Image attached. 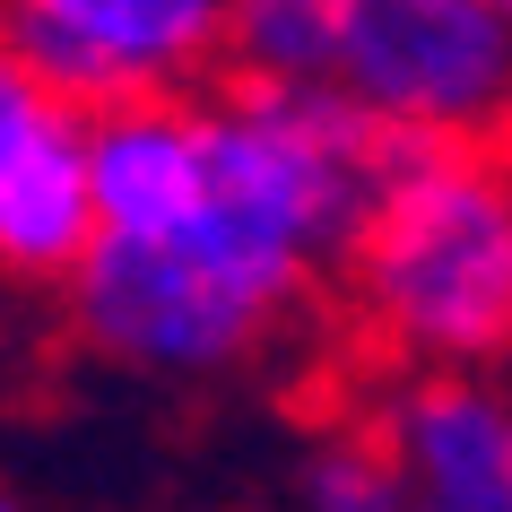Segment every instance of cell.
Here are the masks:
<instances>
[{"instance_id": "obj_2", "label": "cell", "mask_w": 512, "mask_h": 512, "mask_svg": "<svg viewBox=\"0 0 512 512\" xmlns=\"http://www.w3.org/2000/svg\"><path fill=\"white\" fill-rule=\"evenodd\" d=\"M348 313L408 374L512 356V148H400L348 243Z\"/></svg>"}, {"instance_id": "obj_8", "label": "cell", "mask_w": 512, "mask_h": 512, "mask_svg": "<svg viewBox=\"0 0 512 512\" xmlns=\"http://www.w3.org/2000/svg\"><path fill=\"white\" fill-rule=\"evenodd\" d=\"M96 252V209H87V165H79V122L53 113L44 131L0 165V278L18 287H70Z\"/></svg>"}, {"instance_id": "obj_12", "label": "cell", "mask_w": 512, "mask_h": 512, "mask_svg": "<svg viewBox=\"0 0 512 512\" xmlns=\"http://www.w3.org/2000/svg\"><path fill=\"white\" fill-rule=\"evenodd\" d=\"M486 9H495V18H504V27H512V0H486Z\"/></svg>"}, {"instance_id": "obj_7", "label": "cell", "mask_w": 512, "mask_h": 512, "mask_svg": "<svg viewBox=\"0 0 512 512\" xmlns=\"http://www.w3.org/2000/svg\"><path fill=\"white\" fill-rule=\"evenodd\" d=\"M87 209L113 243H174L200 217V96H157V105H113L79 122Z\"/></svg>"}, {"instance_id": "obj_6", "label": "cell", "mask_w": 512, "mask_h": 512, "mask_svg": "<svg viewBox=\"0 0 512 512\" xmlns=\"http://www.w3.org/2000/svg\"><path fill=\"white\" fill-rule=\"evenodd\" d=\"M374 443L408 486V512H512V382L400 374L374 408Z\"/></svg>"}, {"instance_id": "obj_3", "label": "cell", "mask_w": 512, "mask_h": 512, "mask_svg": "<svg viewBox=\"0 0 512 512\" xmlns=\"http://www.w3.org/2000/svg\"><path fill=\"white\" fill-rule=\"evenodd\" d=\"M330 87L400 148H512V27L486 0H330Z\"/></svg>"}, {"instance_id": "obj_10", "label": "cell", "mask_w": 512, "mask_h": 512, "mask_svg": "<svg viewBox=\"0 0 512 512\" xmlns=\"http://www.w3.org/2000/svg\"><path fill=\"white\" fill-rule=\"evenodd\" d=\"M296 512H408V486L391 469V452L374 443V426H339L304 452Z\"/></svg>"}, {"instance_id": "obj_5", "label": "cell", "mask_w": 512, "mask_h": 512, "mask_svg": "<svg viewBox=\"0 0 512 512\" xmlns=\"http://www.w3.org/2000/svg\"><path fill=\"white\" fill-rule=\"evenodd\" d=\"M235 0H0V53L70 122L226 79Z\"/></svg>"}, {"instance_id": "obj_11", "label": "cell", "mask_w": 512, "mask_h": 512, "mask_svg": "<svg viewBox=\"0 0 512 512\" xmlns=\"http://www.w3.org/2000/svg\"><path fill=\"white\" fill-rule=\"evenodd\" d=\"M53 113H61V105H53V96H44V87L27 79V70H18L9 53H0V165L18 157V148H27V139L44 131V122H53Z\"/></svg>"}, {"instance_id": "obj_13", "label": "cell", "mask_w": 512, "mask_h": 512, "mask_svg": "<svg viewBox=\"0 0 512 512\" xmlns=\"http://www.w3.org/2000/svg\"><path fill=\"white\" fill-rule=\"evenodd\" d=\"M0 512H18V504H9V495H0Z\"/></svg>"}, {"instance_id": "obj_4", "label": "cell", "mask_w": 512, "mask_h": 512, "mask_svg": "<svg viewBox=\"0 0 512 512\" xmlns=\"http://www.w3.org/2000/svg\"><path fill=\"white\" fill-rule=\"evenodd\" d=\"M61 313L105 365H131V374H157V382L235 374L287 330V313L270 296H252L235 270H217L183 235L174 243L96 235V252L61 287Z\"/></svg>"}, {"instance_id": "obj_9", "label": "cell", "mask_w": 512, "mask_h": 512, "mask_svg": "<svg viewBox=\"0 0 512 512\" xmlns=\"http://www.w3.org/2000/svg\"><path fill=\"white\" fill-rule=\"evenodd\" d=\"M226 87H330V0H235Z\"/></svg>"}, {"instance_id": "obj_1", "label": "cell", "mask_w": 512, "mask_h": 512, "mask_svg": "<svg viewBox=\"0 0 512 512\" xmlns=\"http://www.w3.org/2000/svg\"><path fill=\"white\" fill-rule=\"evenodd\" d=\"M400 139L365 122L339 87H226L200 96V217L183 226L191 252L235 270L252 296L296 313L322 270L348 261L374 209L382 165Z\"/></svg>"}]
</instances>
